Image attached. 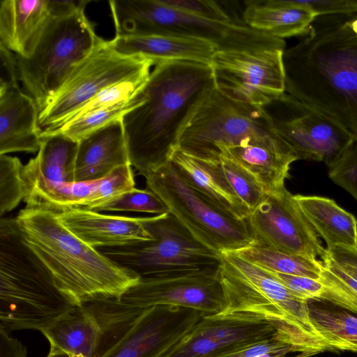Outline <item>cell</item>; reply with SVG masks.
<instances>
[{
  "mask_svg": "<svg viewBox=\"0 0 357 357\" xmlns=\"http://www.w3.org/2000/svg\"><path fill=\"white\" fill-rule=\"evenodd\" d=\"M277 136L262 107L234 100L215 88L185 126L177 149L201 160L220 162L225 149Z\"/></svg>",
  "mask_w": 357,
  "mask_h": 357,
  "instance_id": "9",
  "label": "cell"
},
{
  "mask_svg": "<svg viewBox=\"0 0 357 357\" xmlns=\"http://www.w3.org/2000/svg\"><path fill=\"white\" fill-rule=\"evenodd\" d=\"M47 357H70L68 354L63 353V352H59V351H54L52 350H50Z\"/></svg>",
  "mask_w": 357,
  "mask_h": 357,
  "instance_id": "46",
  "label": "cell"
},
{
  "mask_svg": "<svg viewBox=\"0 0 357 357\" xmlns=\"http://www.w3.org/2000/svg\"><path fill=\"white\" fill-rule=\"evenodd\" d=\"M326 249L328 257L344 271L357 280V248L335 245Z\"/></svg>",
  "mask_w": 357,
  "mask_h": 357,
  "instance_id": "43",
  "label": "cell"
},
{
  "mask_svg": "<svg viewBox=\"0 0 357 357\" xmlns=\"http://www.w3.org/2000/svg\"><path fill=\"white\" fill-rule=\"evenodd\" d=\"M304 216L327 248H357V220L335 201L319 196L294 195Z\"/></svg>",
  "mask_w": 357,
  "mask_h": 357,
  "instance_id": "27",
  "label": "cell"
},
{
  "mask_svg": "<svg viewBox=\"0 0 357 357\" xmlns=\"http://www.w3.org/2000/svg\"><path fill=\"white\" fill-rule=\"evenodd\" d=\"M89 3L85 0H48V6L52 18H60L84 10Z\"/></svg>",
  "mask_w": 357,
  "mask_h": 357,
  "instance_id": "44",
  "label": "cell"
},
{
  "mask_svg": "<svg viewBox=\"0 0 357 357\" xmlns=\"http://www.w3.org/2000/svg\"><path fill=\"white\" fill-rule=\"evenodd\" d=\"M167 6L198 17L221 22H243L229 11L226 1L209 0H160ZM244 23V22H243Z\"/></svg>",
  "mask_w": 357,
  "mask_h": 357,
  "instance_id": "36",
  "label": "cell"
},
{
  "mask_svg": "<svg viewBox=\"0 0 357 357\" xmlns=\"http://www.w3.org/2000/svg\"><path fill=\"white\" fill-rule=\"evenodd\" d=\"M146 309L121 298H93L74 305L39 331L50 350L70 357H102L121 341Z\"/></svg>",
  "mask_w": 357,
  "mask_h": 357,
  "instance_id": "10",
  "label": "cell"
},
{
  "mask_svg": "<svg viewBox=\"0 0 357 357\" xmlns=\"http://www.w3.org/2000/svg\"><path fill=\"white\" fill-rule=\"evenodd\" d=\"M218 266L140 278L121 299L140 308L169 305L197 310L204 317L215 315L222 311L225 305Z\"/></svg>",
  "mask_w": 357,
  "mask_h": 357,
  "instance_id": "16",
  "label": "cell"
},
{
  "mask_svg": "<svg viewBox=\"0 0 357 357\" xmlns=\"http://www.w3.org/2000/svg\"><path fill=\"white\" fill-rule=\"evenodd\" d=\"M225 155L250 172L268 195L285 189L291 163L298 158L280 137L257 139L222 150Z\"/></svg>",
  "mask_w": 357,
  "mask_h": 357,
  "instance_id": "19",
  "label": "cell"
},
{
  "mask_svg": "<svg viewBox=\"0 0 357 357\" xmlns=\"http://www.w3.org/2000/svg\"><path fill=\"white\" fill-rule=\"evenodd\" d=\"M27 349L19 340L0 329V357H26Z\"/></svg>",
  "mask_w": 357,
  "mask_h": 357,
  "instance_id": "45",
  "label": "cell"
},
{
  "mask_svg": "<svg viewBox=\"0 0 357 357\" xmlns=\"http://www.w3.org/2000/svg\"><path fill=\"white\" fill-rule=\"evenodd\" d=\"M282 50L217 51L209 64L225 96L263 107L285 93Z\"/></svg>",
  "mask_w": 357,
  "mask_h": 357,
  "instance_id": "14",
  "label": "cell"
},
{
  "mask_svg": "<svg viewBox=\"0 0 357 357\" xmlns=\"http://www.w3.org/2000/svg\"><path fill=\"white\" fill-rule=\"evenodd\" d=\"M145 178L146 188L209 249L221 254L253 243L245 220L227 215L205 199L183 178L170 160Z\"/></svg>",
  "mask_w": 357,
  "mask_h": 357,
  "instance_id": "11",
  "label": "cell"
},
{
  "mask_svg": "<svg viewBox=\"0 0 357 357\" xmlns=\"http://www.w3.org/2000/svg\"><path fill=\"white\" fill-rule=\"evenodd\" d=\"M41 139L36 157L22 167L24 198L54 186L75 182L78 142L60 133Z\"/></svg>",
  "mask_w": 357,
  "mask_h": 357,
  "instance_id": "20",
  "label": "cell"
},
{
  "mask_svg": "<svg viewBox=\"0 0 357 357\" xmlns=\"http://www.w3.org/2000/svg\"><path fill=\"white\" fill-rule=\"evenodd\" d=\"M307 310L314 331L329 349L357 352V317L323 300L307 301Z\"/></svg>",
  "mask_w": 357,
  "mask_h": 357,
  "instance_id": "28",
  "label": "cell"
},
{
  "mask_svg": "<svg viewBox=\"0 0 357 357\" xmlns=\"http://www.w3.org/2000/svg\"><path fill=\"white\" fill-rule=\"evenodd\" d=\"M16 55L0 43V92L20 89Z\"/></svg>",
  "mask_w": 357,
  "mask_h": 357,
  "instance_id": "41",
  "label": "cell"
},
{
  "mask_svg": "<svg viewBox=\"0 0 357 357\" xmlns=\"http://www.w3.org/2000/svg\"><path fill=\"white\" fill-rule=\"evenodd\" d=\"M51 19L48 0H2L0 43L16 56L27 58Z\"/></svg>",
  "mask_w": 357,
  "mask_h": 357,
  "instance_id": "22",
  "label": "cell"
},
{
  "mask_svg": "<svg viewBox=\"0 0 357 357\" xmlns=\"http://www.w3.org/2000/svg\"><path fill=\"white\" fill-rule=\"evenodd\" d=\"M38 116L36 100L20 89L0 92V155L39 151Z\"/></svg>",
  "mask_w": 357,
  "mask_h": 357,
  "instance_id": "21",
  "label": "cell"
},
{
  "mask_svg": "<svg viewBox=\"0 0 357 357\" xmlns=\"http://www.w3.org/2000/svg\"><path fill=\"white\" fill-rule=\"evenodd\" d=\"M262 107L298 160L324 162L329 167L355 143L337 122L287 93Z\"/></svg>",
  "mask_w": 357,
  "mask_h": 357,
  "instance_id": "13",
  "label": "cell"
},
{
  "mask_svg": "<svg viewBox=\"0 0 357 357\" xmlns=\"http://www.w3.org/2000/svg\"><path fill=\"white\" fill-rule=\"evenodd\" d=\"M195 331L223 347H248L271 340L277 341L275 329L266 321L208 316L202 319L195 327Z\"/></svg>",
  "mask_w": 357,
  "mask_h": 357,
  "instance_id": "29",
  "label": "cell"
},
{
  "mask_svg": "<svg viewBox=\"0 0 357 357\" xmlns=\"http://www.w3.org/2000/svg\"><path fill=\"white\" fill-rule=\"evenodd\" d=\"M203 317L199 311L188 307H148L121 341L102 357H162Z\"/></svg>",
  "mask_w": 357,
  "mask_h": 357,
  "instance_id": "17",
  "label": "cell"
},
{
  "mask_svg": "<svg viewBox=\"0 0 357 357\" xmlns=\"http://www.w3.org/2000/svg\"><path fill=\"white\" fill-rule=\"evenodd\" d=\"M218 279L225 305L213 316L266 321L275 329L277 341L307 356L329 349L310 324L307 301L292 294L269 272L225 252L220 254Z\"/></svg>",
  "mask_w": 357,
  "mask_h": 357,
  "instance_id": "4",
  "label": "cell"
},
{
  "mask_svg": "<svg viewBox=\"0 0 357 357\" xmlns=\"http://www.w3.org/2000/svg\"><path fill=\"white\" fill-rule=\"evenodd\" d=\"M170 161L194 189L225 213L238 220L248 217L250 209L231 188L220 162L195 158L178 149Z\"/></svg>",
  "mask_w": 357,
  "mask_h": 357,
  "instance_id": "23",
  "label": "cell"
},
{
  "mask_svg": "<svg viewBox=\"0 0 357 357\" xmlns=\"http://www.w3.org/2000/svg\"><path fill=\"white\" fill-rule=\"evenodd\" d=\"M328 176L357 201V144H352L328 167Z\"/></svg>",
  "mask_w": 357,
  "mask_h": 357,
  "instance_id": "37",
  "label": "cell"
},
{
  "mask_svg": "<svg viewBox=\"0 0 357 357\" xmlns=\"http://www.w3.org/2000/svg\"><path fill=\"white\" fill-rule=\"evenodd\" d=\"M214 89L209 63L156 64L141 91L142 102L121 119L130 165L145 177L167 163L185 126Z\"/></svg>",
  "mask_w": 357,
  "mask_h": 357,
  "instance_id": "2",
  "label": "cell"
},
{
  "mask_svg": "<svg viewBox=\"0 0 357 357\" xmlns=\"http://www.w3.org/2000/svg\"><path fill=\"white\" fill-rule=\"evenodd\" d=\"M244 4L247 26L280 39L305 36L318 17L301 0H247Z\"/></svg>",
  "mask_w": 357,
  "mask_h": 357,
  "instance_id": "25",
  "label": "cell"
},
{
  "mask_svg": "<svg viewBox=\"0 0 357 357\" xmlns=\"http://www.w3.org/2000/svg\"><path fill=\"white\" fill-rule=\"evenodd\" d=\"M317 16L357 14V0H301Z\"/></svg>",
  "mask_w": 357,
  "mask_h": 357,
  "instance_id": "42",
  "label": "cell"
},
{
  "mask_svg": "<svg viewBox=\"0 0 357 357\" xmlns=\"http://www.w3.org/2000/svg\"><path fill=\"white\" fill-rule=\"evenodd\" d=\"M289 351H292V349L288 344L271 340L236 351L232 346H225L207 357H256L264 355L280 357Z\"/></svg>",
  "mask_w": 357,
  "mask_h": 357,
  "instance_id": "40",
  "label": "cell"
},
{
  "mask_svg": "<svg viewBox=\"0 0 357 357\" xmlns=\"http://www.w3.org/2000/svg\"><path fill=\"white\" fill-rule=\"evenodd\" d=\"M270 272L319 279L322 261L255 245L229 252Z\"/></svg>",
  "mask_w": 357,
  "mask_h": 357,
  "instance_id": "30",
  "label": "cell"
},
{
  "mask_svg": "<svg viewBox=\"0 0 357 357\" xmlns=\"http://www.w3.org/2000/svg\"><path fill=\"white\" fill-rule=\"evenodd\" d=\"M252 245L278 250L312 261L328 257L319 235L286 188L266 198L245 220Z\"/></svg>",
  "mask_w": 357,
  "mask_h": 357,
  "instance_id": "15",
  "label": "cell"
},
{
  "mask_svg": "<svg viewBox=\"0 0 357 357\" xmlns=\"http://www.w3.org/2000/svg\"><path fill=\"white\" fill-rule=\"evenodd\" d=\"M110 41L121 54L150 59L156 64L171 60L209 63L218 51L208 41L174 35L114 37Z\"/></svg>",
  "mask_w": 357,
  "mask_h": 357,
  "instance_id": "26",
  "label": "cell"
},
{
  "mask_svg": "<svg viewBox=\"0 0 357 357\" xmlns=\"http://www.w3.org/2000/svg\"><path fill=\"white\" fill-rule=\"evenodd\" d=\"M98 212L127 211L161 215L169 213L166 204L149 189L135 188L126 191L91 209Z\"/></svg>",
  "mask_w": 357,
  "mask_h": 357,
  "instance_id": "33",
  "label": "cell"
},
{
  "mask_svg": "<svg viewBox=\"0 0 357 357\" xmlns=\"http://www.w3.org/2000/svg\"><path fill=\"white\" fill-rule=\"evenodd\" d=\"M156 62L117 52L104 40L73 70L39 111L41 135L58 129L77 109L105 89L128 78L151 73Z\"/></svg>",
  "mask_w": 357,
  "mask_h": 357,
  "instance_id": "12",
  "label": "cell"
},
{
  "mask_svg": "<svg viewBox=\"0 0 357 357\" xmlns=\"http://www.w3.org/2000/svg\"><path fill=\"white\" fill-rule=\"evenodd\" d=\"M153 239L98 250L140 278H158L217 267L220 254L198 241L172 213L141 218Z\"/></svg>",
  "mask_w": 357,
  "mask_h": 357,
  "instance_id": "7",
  "label": "cell"
},
{
  "mask_svg": "<svg viewBox=\"0 0 357 357\" xmlns=\"http://www.w3.org/2000/svg\"><path fill=\"white\" fill-rule=\"evenodd\" d=\"M130 165L121 119L85 137L78 142L75 181L105 177L114 169Z\"/></svg>",
  "mask_w": 357,
  "mask_h": 357,
  "instance_id": "24",
  "label": "cell"
},
{
  "mask_svg": "<svg viewBox=\"0 0 357 357\" xmlns=\"http://www.w3.org/2000/svg\"><path fill=\"white\" fill-rule=\"evenodd\" d=\"M22 165L19 158L0 155V215L11 211L24 199Z\"/></svg>",
  "mask_w": 357,
  "mask_h": 357,
  "instance_id": "35",
  "label": "cell"
},
{
  "mask_svg": "<svg viewBox=\"0 0 357 357\" xmlns=\"http://www.w3.org/2000/svg\"><path fill=\"white\" fill-rule=\"evenodd\" d=\"M104 40L83 10L52 18L32 54L27 58L16 56L20 81L39 111L74 68Z\"/></svg>",
  "mask_w": 357,
  "mask_h": 357,
  "instance_id": "8",
  "label": "cell"
},
{
  "mask_svg": "<svg viewBox=\"0 0 357 357\" xmlns=\"http://www.w3.org/2000/svg\"><path fill=\"white\" fill-rule=\"evenodd\" d=\"M285 93L326 115L357 144V14L318 16L283 52Z\"/></svg>",
  "mask_w": 357,
  "mask_h": 357,
  "instance_id": "1",
  "label": "cell"
},
{
  "mask_svg": "<svg viewBox=\"0 0 357 357\" xmlns=\"http://www.w3.org/2000/svg\"><path fill=\"white\" fill-rule=\"evenodd\" d=\"M220 166L231 188L250 212L267 197L255 176L241 165L222 155Z\"/></svg>",
  "mask_w": 357,
  "mask_h": 357,
  "instance_id": "34",
  "label": "cell"
},
{
  "mask_svg": "<svg viewBox=\"0 0 357 357\" xmlns=\"http://www.w3.org/2000/svg\"><path fill=\"white\" fill-rule=\"evenodd\" d=\"M268 272L297 298L305 301L320 299L324 286L319 279Z\"/></svg>",
  "mask_w": 357,
  "mask_h": 357,
  "instance_id": "39",
  "label": "cell"
},
{
  "mask_svg": "<svg viewBox=\"0 0 357 357\" xmlns=\"http://www.w3.org/2000/svg\"><path fill=\"white\" fill-rule=\"evenodd\" d=\"M222 347L215 341L199 335L194 328L162 357H207Z\"/></svg>",
  "mask_w": 357,
  "mask_h": 357,
  "instance_id": "38",
  "label": "cell"
},
{
  "mask_svg": "<svg viewBox=\"0 0 357 357\" xmlns=\"http://www.w3.org/2000/svg\"><path fill=\"white\" fill-rule=\"evenodd\" d=\"M256 357H277V356H271V355H264V356H256Z\"/></svg>",
  "mask_w": 357,
  "mask_h": 357,
  "instance_id": "47",
  "label": "cell"
},
{
  "mask_svg": "<svg viewBox=\"0 0 357 357\" xmlns=\"http://www.w3.org/2000/svg\"><path fill=\"white\" fill-rule=\"evenodd\" d=\"M143 100L144 97L140 91L129 100L86 114L64 124L53 132L40 135V137L60 133L79 142L93 132L121 119L126 114L139 106Z\"/></svg>",
  "mask_w": 357,
  "mask_h": 357,
  "instance_id": "31",
  "label": "cell"
},
{
  "mask_svg": "<svg viewBox=\"0 0 357 357\" xmlns=\"http://www.w3.org/2000/svg\"><path fill=\"white\" fill-rule=\"evenodd\" d=\"M16 220L24 241L73 305L96 298H121L140 280L77 237L54 211L25 206Z\"/></svg>",
  "mask_w": 357,
  "mask_h": 357,
  "instance_id": "3",
  "label": "cell"
},
{
  "mask_svg": "<svg viewBox=\"0 0 357 357\" xmlns=\"http://www.w3.org/2000/svg\"><path fill=\"white\" fill-rule=\"evenodd\" d=\"M115 37L174 35L213 44L218 51L285 50L284 39L243 22L212 20L167 6L160 0L109 1Z\"/></svg>",
  "mask_w": 357,
  "mask_h": 357,
  "instance_id": "6",
  "label": "cell"
},
{
  "mask_svg": "<svg viewBox=\"0 0 357 357\" xmlns=\"http://www.w3.org/2000/svg\"><path fill=\"white\" fill-rule=\"evenodd\" d=\"M55 213L68 230L96 249L153 239L141 218L109 215L82 208H72Z\"/></svg>",
  "mask_w": 357,
  "mask_h": 357,
  "instance_id": "18",
  "label": "cell"
},
{
  "mask_svg": "<svg viewBox=\"0 0 357 357\" xmlns=\"http://www.w3.org/2000/svg\"><path fill=\"white\" fill-rule=\"evenodd\" d=\"M324 290L319 300L357 314V280L339 267L328 255L319 278Z\"/></svg>",
  "mask_w": 357,
  "mask_h": 357,
  "instance_id": "32",
  "label": "cell"
},
{
  "mask_svg": "<svg viewBox=\"0 0 357 357\" xmlns=\"http://www.w3.org/2000/svg\"><path fill=\"white\" fill-rule=\"evenodd\" d=\"M74 305L26 243L16 218L0 220V329L38 330Z\"/></svg>",
  "mask_w": 357,
  "mask_h": 357,
  "instance_id": "5",
  "label": "cell"
}]
</instances>
